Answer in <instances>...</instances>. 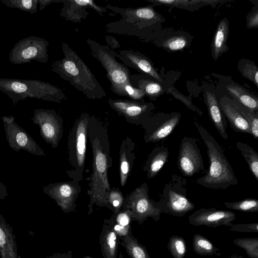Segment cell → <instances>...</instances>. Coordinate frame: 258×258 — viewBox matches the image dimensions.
<instances>
[{
  "label": "cell",
  "instance_id": "836d02e7",
  "mask_svg": "<svg viewBox=\"0 0 258 258\" xmlns=\"http://www.w3.org/2000/svg\"><path fill=\"white\" fill-rule=\"evenodd\" d=\"M167 248L174 258H183L186 251L185 240L181 236L173 235L169 238Z\"/></svg>",
  "mask_w": 258,
  "mask_h": 258
},
{
  "label": "cell",
  "instance_id": "8d00e7d4",
  "mask_svg": "<svg viewBox=\"0 0 258 258\" xmlns=\"http://www.w3.org/2000/svg\"><path fill=\"white\" fill-rule=\"evenodd\" d=\"M115 217V224L111 227L116 234L124 236L128 234L130 229L131 217L127 212L122 211L118 212Z\"/></svg>",
  "mask_w": 258,
  "mask_h": 258
},
{
  "label": "cell",
  "instance_id": "44dd1931",
  "mask_svg": "<svg viewBox=\"0 0 258 258\" xmlns=\"http://www.w3.org/2000/svg\"><path fill=\"white\" fill-rule=\"evenodd\" d=\"M13 229L0 214V257L20 258Z\"/></svg>",
  "mask_w": 258,
  "mask_h": 258
},
{
  "label": "cell",
  "instance_id": "5bb4252c",
  "mask_svg": "<svg viewBox=\"0 0 258 258\" xmlns=\"http://www.w3.org/2000/svg\"><path fill=\"white\" fill-rule=\"evenodd\" d=\"M181 114H158L149 116L141 124L145 130L144 138L146 143L159 142L168 136L179 123Z\"/></svg>",
  "mask_w": 258,
  "mask_h": 258
},
{
  "label": "cell",
  "instance_id": "484cf974",
  "mask_svg": "<svg viewBox=\"0 0 258 258\" xmlns=\"http://www.w3.org/2000/svg\"><path fill=\"white\" fill-rule=\"evenodd\" d=\"M229 33L228 21L224 19L219 22L212 43V54L215 60L225 51Z\"/></svg>",
  "mask_w": 258,
  "mask_h": 258
},
{
  "label": "cell",
  "instance_id": "ffe728a7",
  "mask_svg": "<svg viewBox=\"0 0 258 258\" xmlns=\"http://www.w3.org/2000/svg\"><path fill=\"white\" fill-rule=\"evenodd\" d=\"M219 104L233 130L251 135L250 128L247 120L235 106L233 100L227 97H223L220 99Z\"/></svg>",
  "mask_w": 258,
  "mask_h": 258
},
{
  "label": "cell",
  "instance_id": "ba28073f",
  "mask_svg": "<svg viewBox=\"0 0 258 258\" xmlns=\"http://www.w3.org/2000/svg\"><path fill=\"white\" fill-rule=\"evenodd\" d=\"M90 116L87 113H82L74 123L68 138L69 157L72 168L67 173L73 180L78 182L83 178Z\"/></svg>",
  "mask_w": 258,
  "mask_h": 258
},
{
  "label": "cell",
  "instance_id": "4316f807",
  "mask_svg": "<svg viewBox=\"0 0 258 258\" xmlns=\"http://www.w3.org/2000/svg\"><path fill=\"white\" fill-rule=\"evenodd\" d=\"M130 81L135 88L143 90L145 95L154 98L159 95L163 91L161 85L141 75H131Z\"/></svg>",
  "mask_w": 258,
  "mask_h": 258
},
{
  "label": "cell",
  "instance_id": "f546056e",
  "mask_svg": "<svg viewBox=\"0 0 258 258\" xmlns=\"http://www.w3.org/2000/svg\"><path fill=\"white\" fill-rule=\"evenodd\" d=\"M236 147L246 161L249 169L256 180H258V153L246 143L236 142Z\"/></svg>",
  "mask_w": 258,
  "mask_h": 258
},
{
  "label": "cell",
  "instance_id": "277c9868",
  "mask_svg": "<svg viewBox=\"0 0 258 258\" xmlns=\"http://www.w3.org/2000/svg\"><path fill=\"white\" fill-rule=\"evenodd\" d=\"M0 91L6 94L14 105L27 98L57 103L67 98L62 90L49 83L36 80L1 78Z\"/></svg>",
  "mask_w": 258,
  "mask_h": 258
},
{
  "label": "cell",
  "instance_id": "f6af8a7d",
  "mask_svg": "<svg viewBox=\"0 0 258 258\" xmlns=\"http://www.w3.org/2000/svg\"><path fill=\"white\" fill-rule=\"evenodd\" d=\"M9 196L6 186L0 181V200H4Z\"/></svg>",
  "mask_w": 258,
  "mask_h": 258
},
{
  "label": "cell",
  "instance_id": "8fae6325",
  "mask_svg": "<svg viewBox=\"0 0 258 258\" xmlns=\"http://www.w3.org/2000/svg\"><path fill=\"white\" fill-rule=\"evenodd\" d=\"M5 136L10 147L17 152L24 150L37 156H45L43 150L37 142L20 126L12 115L1 117Z\"/></svg>",
  "mask_w": 258,
  "mask_h": 258
},
{
  "label": "cell",
  "instance_id": "ee69618b",
  "mask_svg": "<svg viewBox=\"0 0 258 258\" xmlns=\"http://www.w3.org/2000/svg\"><path fill=\"white\" fill-rule=\"evenodd\" d=\"M62 1L58 0H38V3L40 6V10L42 11L47 6L50 5L53 3H62Z\"/></svg>",
  "mask_w": 258,
  "mask_h": 258
},
{
  "label": "cell",
  "instance_id": "d4e9b609",
  "mask_svg": "<svg viewBox=\"0 0 258 258\" xmlns=\"http://www.w3.org/2000/svg\"><path fill=\"white\" fill-rule=\"evenodd\" d=\"M229 93L234 101L252 111H257L258 99L244 88L238 85H229L226 86Z\"/></svg>",
  "mask_w": 258,
  "mask_h": 258
},
{
  "label": "cell",
  "instance_id": "3957f363",
  "mask_svg": "<svg viewBox=\"0 0 258 258\" xmlns=\"http://www.w3.org/2000/svg\"><path fill=\"white\" fill-rule=\"evenodd\" d=\"M194 123L207 148L210 161L207 172L196 182L206 188L222 189L237 184L238 180L221 147L202 125L196 121Z\"/></svg>",
  "mask_w": 258,
  "mask_h": 258
},
{
  "label": "cell",
  "instance_id": "7a4b0ae2",
  "mask_svg": "<svg viewBox=\"0 0 258 258\" xmlns=\"http://www.w3.org/2000/svg\"><path fill=\"white\" fill-rule=\"evenodd\" d=\"M61 48L64 57L52 62L51 71L69 82L88 99L105 97L106 94L103 88L77 53L65 42H62Z\"/></svg>",
  "mask_w": 258,
  "mask_h": 258
},
{
  "label": "cell",
  "instance_id": "6da1fadb",
  "mask_svg": "<svg viewBox=\"0 0 258 258\" xmlns=\"http://www.w3.org/2000/svg\"><path fill=\"white\" fill-rule=\"evenodd\" d=\"M88 137L92 150V173L89 179L90 197L88 205L90 214L95 204L108 208V197L110 187L108 178V169L112 164L107 131L93 116H90L88 124Z\"/></svg>",
  "mask_w": 258,
  "mask_h": 258
},
{
  "label": "cell",
  "instance_id": "4fadbf2b",
  "mask_svg": "<svg viewBox=\"0 0 258 258\" xmlns=\"http://www.w3.org/2000/svg\"><path fill=\"white\" fill-rule=\"evenodd\" d=\"M197 139L184 137L180 142L177 164L183 176H192L204 170L202 155Z\"/></svg>",
  "mask_w": 258,
  "mask_h": 258
},
{
  "label": "cell",
  "instance_id": "d6986e66",
  "mask_svg": "<svg viewBox=\"0 0 258 258\" xmlns=\"http://www.w3.org/2000/svg\"><path fill=\"white\" fill-rule=\"evenodd\" d=\"M63 6L60 15L67 20L78 23L86 18L89 14L87 8L94 9L102 16L107 12L106 9L97 6L93 1H62Z\"/></svg>",
  "mask_w": 258,
  "mask_h": 258
},
{
  "label": "cell",
  "instance_id": "d6a6232c",
  "mask_svg": "<svg viewBox=\"0 0 258 258\" xmlns=\"http://www.w3.org/2000/svg\"><path fill=\"white\" fill-rule=\"evenodd\" d=\"M233 243L243 249L251 258H258V238H239L234 240Z\"/></svg>",
  "mask_w": 258,
  "mask_h": 258
},
{
  "label": "cell",
  "instance_id": "e575fe53",
  "mask_svg": "<svg viewBox=\"0 0 258 258\" xmlns=\"http://www.w3.org/2000/svg\"><path fill=\"white\" fill-rule=\"evenodd\" d=\"M7 7L17 8L32 14L37 10L38 0H1Z\"/></svg>",
  "mask_w": 258,
  "mask_h": 258
},
{
  "label": "cell",
  "instance_id": "cb8c5ba5",
  "mask_svg": "<svg viewBox=\"0 0 258 258\" xmlns=\"http://www.w3.org/2000/svg\"><path fill=\"white\" fill-rule=\"evenodd\" d=\"M134 149V144L130 139L122 141L119 152V177L122 186L126 183L135 159Z\"/></svg>",
  "mask_w": 258,
  "mask_h": 258
},
{
  "label": "cell",
  "instance_id": "30bf717a",
  "mask_svg": "<svg viewBox=\"0 0 258 258\" xmlns=\"http://www.w3.org/2000/svg\"><path fill=\"white\" fill-rule=\"evenodd\" d=\"M48 41L40 37L30 36L16 43L9 54L11 62L15 64L30 63L36 60L41 63L48 61Z\"/></svg>",
  "mask_w": 258,
  "mask_h": 258
},
{
  "label": "cell",
  "instance_id": "52a82bcc",
  "mask_svg": "<svg viewBox=\"0 0 258 258\" xmlns=\"http://www.w3.org/2000/svg\"><path fill=\"white\" fill-rule=\"evenodd\" d=\"M154 206L162 213L176 217H182L195 209L194 204L187 196L186 179L174 173L164 186L158 202Z\"/></svg>",
  "mask_w": 258,
  "mask_h": 258
},
{
  "label": "cell",
  "instance_id": "83f0119b",
  "mask_svg": "<svg viewBox=\"0 0 258 258\" xmlns=\"http://www.w3.org/2000/svg\"><path fill=\"white\" fill-rule=\"evenodd\" d=\"M100 237L102 255L104 258H116L117 234L110 226L104 225Z\"/></svg>",
  "mask_w": 258,
  "mask_h": 258
},
{
  "label": "cell",
  "instance_id": "7dc6e473",
  "mask_svg": "<svg viewBox=\"0 0 258 258\" xmlns=\"http://www.w3.org/2000/svg\"><path fill=\"white\" fill-rule=\"evenodd\" d=\"M229 258H244L241 256L237 255L236 254H233L230 256Z\"/></svg>",
  "mask_w": 258,
  "mask_h": 258
},
{
  "label": "cell",
  "instance_id": "d590c367",
  "mask_svg": "<svg viewBox=\"0 0 258 258\" xmlns=\"http://www.w3.org/2000/svg\"><path fill=\"white\" fill-rule=\"evenodd\" d=\"M233 102L244 117L247 120L250 128L251 135L258 139V112L252 111L233 100Z\"/></svg>",
  "mask_w": 258,
  "mask_h": 258
},
{
  "label": "cell",
  "instance_id": "b9f144b4",
  "mask_svg": "<svg viewBox=\"0 0 258 258\" xmlns=\"http://www.w3.org/2000/svg\"><path fill=\"white\" fill-rule=\"evenodd\" d=\"M247 26L249 28H255L258 26V11L256 10L251 14L247 19Z\"/></svg>",
  "mask_w": 258,
  "mask_h": 258
},
{
  "label": "cell",
  "instance_id": "60d3db41",
  "mask_svg": "<svg viewBox=\"0 0 258 258\" xmlns=\"http://www.w3.org/2000/svg\"><path fill=\"white\" fill-rule=\"evenodd\" d=\"M231 231L242 232H258V223L234 224L231 226Z\"/></svg>",
  "mask_w": 258,
  "mask_h": 258
},
{
  "label": "cell",
  "instance_id": "c3c4849f",
  "mask_svg": "<svg viewBox=\"0 0 258 258\" xmlns=\"http://www.w3.org/2000/svg\"><path fill=\"white\" fill-rule=\"evenodd\" d=\"M83 258H92V257H90V256H85V257H84Z\"/></svg>",
  "mask_w": 258,
  "mask_h": 258
},
{
  "label": "cell",
  "instance_id": "e0dca14e",
  "mask_svg": "<svg viewBox=\"0 0 258 258\" xmlns=\"http://www.w3.org/2000/svg\"><path fill=\"white\" fill-rule=\"evenodd\" d=\"M235 219V214L232 211L217 210L214 208H202L191 214L188 217V221L190 224L197 226L231 227Z\"/></svg>",
  "mask_w": 258,
  "mask_h": 258
},
{
  "label": "cell",
  "instance_id": "ab89813d",
  "mask_svg": "<svg viewBox=\"0 0 258 258\" xmlns=\"http://www.w3.org/2000/svg\"><path fill=\"white\" fill-rule=\"evenodd\" d=\"M241 72L245 78L252 82L257 87L258 69L255 66L246 64L242 67Z\"/></svg>",
  "mask_w": 258,
  "mask_h": 258
},
{
  "label": "cell",
  "instance_id": "ac0fdd59",
  "mask_svg": "<svg viewBox=\"0 0 258 258\" xmlns=\"http://www.w3.org/2000/svg\"><path fill=\"white\" fill-rule=\"evenodd\" d=\"M116 57L121 60L125 66L133 68L158 82L162 81L150 60L140 52L132 49L120 50L116 52Z\"/></svg>",
  "mask_w": 258,
  "mask_h": 258
},
{
  "label": "cell",
  "instance_id": "1f68e13d",
  "mask_svg": "<svg viewBox=\"0 0 258 258\" xmlns=\"http://www.w3.org/2000/svg\"><path fill=\"white\" fill-rule=\"evenodd\" d=\"M224 205L228 209L244 212L254 213L258 211V200L253 198L233 202H225Z\"/></svg>",
  "mask_w": 258,
  "mask_h": 258
},
{
  "label": "cell",
  "instance_id": "7c38bea8",
  "mask_svg": "<svg viewBox=\"0 0 258 258\" xmlns=\"http://www.w3.org/2000/svg\"><path fill=\"white\" fill-rule=\"evenodd\" d=\"M39 127L42 139L52 148H56L62 137L63 120L53 109H36L31 119Z\"/></svg>",
  "mask_w": 258,
  "mask_h": 258
},
{
  "label": "cell",
  "instance_id": "7402d4cb",
  "mask_svg": "<svg viewBox=\"0 0 258 258\" xmlns=\"http://www.w3.org/2000/svg\"><path fill=\"white\" fill-rule=\"evenodd\" d=\"M205 102L207 106L210 118L213 123L220 136L224 140H227L226 120L222 113L216 95L214 93L207 91Z\"/></svg>",
  "mask_w": 258,
  "mask_h": 258
},
{
  "label": "cell",
  "instance_id": "9c48e42d",
  "mask_svg": "<svg viewBox=\"0 0 258 258\" xmlns=\"http://www.w3.org/2000/svg\"><path fill=\"white\" fill-rule=\"evenodd\" d=\"M122 211H125L131 219L142 224L148 218L158 221L162 212L156 208L153 200L149 198V187L146 182L136 188L124 199Z\"/></svg>",
  "mask_w": 258,
  "mask_h": 258
},
{
  "label": "cell",
  "instance_id": "f35d334b",
  "mask_svg": "<svg viewBox=\"0 0 258 258\" xmlns=\"http://www.w3.org/2000/svg\"><path fill=\"white\" fill-rule=\"evenodd\" d=\"M187 43V39L183 36H172L164 41L163 46L170 50L176 51L184 48Z\"/></svg>",
  "mask_w": 258,
  "mask_h": 258
},
{
  "label": "cell",
  "instance_id": "603a6c76",
  "mask_svg": "<svg viewBox=\"0 0 258 258\" xmlns=\"http://www.w3.org/2000/svg\"><path fill=\"white\" fill-rule=\"evenodd\" d=\"M169 151L167 146L156 147L149 154L143 170L148 179L156 176L168 160Z\"/></svg>",
  "mask_w": 258,
  "mask_h": 258
},
{
  "label": "cell",
  "instance_id": "5b68a950",
  "mask_svg": "<svg viewBox=\"0 0 258 258\" xmlns=\"http://www.w3.org/2000/svg\"><path fill=\"white\" fill-rule=\"evenodd\" d=\"M105 8L119 14L121 19L106 25L109 33L141 37L144 29L157 19V14L151 6L137 8H122L107 5Z\"/></svg>",
  "mask_w": 258,
  "mask_h": 258
},
{
  "label": "cell",
  "instance_id": "9a60e30c",
  "mask_svg": "<svg viewBox=\"0 0 258 258\" xmlns=\"http://www.w3.org/2000/svg\"><path fill=\"white\" fill-rule=\"evenodd\" d=\"M43 190L67 213L75 209V202L80 192L81 187L78 182L72 180L50 183L44 186Z\"/></svg>",
  "mask_w": 258,
  "mask_h": 258
},
{
  "label": "cell",
  "instance_id": "7bdbcfd3",
  "mask_svg": "<svg viewBox=\"0 0 258 258\" xmlns=\"http://www.w3.org/2000/svg\"><path fill=\"white\" fill-rule=\"evenodd\" d=\"M105 39L106 42L112 50L113 49H117L120 47L118 40L114 37L111 36H105Z\"/></svg>",
  "mask_w": 258,
  "mask_h": 258
},
{
  "label": "cell",
  "instance_id": "f1b7e54d",
  "mask_svg": "<svg viewBox=\"0 0 258 258\" xmlns=\"http://www.w3.org/2000/svg\"><path fill=\"white\" fill-rule=\"evenodd\" d=\"M121 244L125 247L131 258H152L146 248L138 242L131 233L122 236Z\"/></svg>",
  "mask_w": 258,
  "mask_h": 258
},
{
  "label": "cell",
  "instance_id": "bcb514c9",
  "mask_svg": "<svg viewBox=\"0 0 258 258\" xmlns=\"http://www.w3.org/2000/svg\"><path fill=\"white\" fill-rule=\"evenodd\" d=\"M46 258H63L62 254L55 253Z\"/></svg>",
  "mask_w": 258,
  "mask_h": 258
},
{
  "label": "cell",
  "instance_id": "2e32d148",
  "mask_svg": "<svg viewBox=\"0 0 258 258\" xmlns=\"http://www.w3.org/2000/svg\"><path fill=\"white\" fill-rule=\"evenodd\" d=\"M110 106L126 121L142 124L150 116L153 106L150 103L131 99H111L108 100Z\"/></svg>",
  "mask_w": 258,
  "mask_h": 258
},
{
  "label": "cell",
  "instance_id": "4dcf8cb0",
  "mask_svg": "<svg viewBox=\"0 0 258 258\" xmlns=\"http://www.w3.org/2000/svg\"><path fill=\"white\" fill-rule=\"evenodd\" d=\"M194 251L201 255H218L220 254L217 248L206 237L200 234H195L192 239Z\"/></svg>",
  "mask_w": 258,
  "mask_h": 258
},
{
  "label": "cell",
  "instance_id": "8992f818",
  "mask_svg": "<svg viewBox=\"0 0 258 258\" xmlns=\"http://www.w3.org/2000/svg\"><path fill=\"white\" fill-rule=\"evenodd\" d=\"M91 54L98 60L106 72V77L110 83V89L115 94L122 96L125 88L132 85L131 74L127 67L118 62L116 52L107 45L87 39Z\"/></svg>",
  "mask_w": 258,
  "mask_h": 258
},
{
  "label": "cell",
  "instance_id": "74e56055",
  "mask_svg": "<svg viewBox=\"0 0 258 258\" xmlns=\"http://www.w3.org/2000/svg\"><path fill=\"white\" fill-rule=\"evenodd\" d=\"M124 201L123 196L118 188L114 187L110 189L108 197V208L111 209L114 214L120 212Z\"/></svg>",
  "mask_w": 258,
  "mask_h": 258
}]
</instances>
